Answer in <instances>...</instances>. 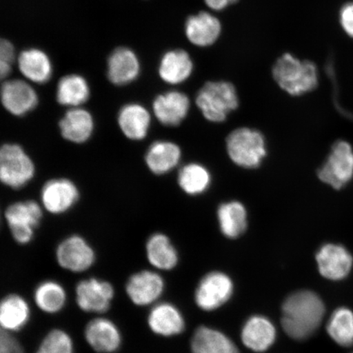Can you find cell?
<instances>
[{"label":"cell","mask_w":353,"mask_h":353,"mask_svg":"<svg viewBox=\"0 0 353 353\" xmlns=\"http://www.w3.org/2000/svg\"><path fill=\"white\" fill-rule=\"evenodd\" d=\"M324 315V303L316 294L298 291L285 299L281 323L290 337L303 341L319 329Z\"/></svg>","instance_id":"cell-1"},{"label":"cell","mask_w":353,"mask_h":353,"mask_svg":"<svg viewBox=\"0 0 353 353\" xmlns=\"http://www.w3.org/2000/svg\"><path fill=\"white\" fill-rule=\"evenodd\" d=\"M273 77L282 90L292 96L311 92L319 85V72L312 61H300L285 54L273 68Z\"/></svg>","instance_id":"cell-2"},{"label":"cell","mask_w":353,"mask_h":353,"mask_svg":"<svg viewBox=\"0 0 353 353\" xmlns=\"http://www.w3.org/2000/svg\"><path fill=\"white\" fill-rule=\"evenodd\" d=\"M196 101L206 120L214 123L226 120L239 105L235 87L225 81L206 83L198 92Z\"/></svg>","instance_id":"cell-3"},{"label":"cell","mask_w":353,"mask_h":353,"mask_svg":"<svg viewBox=\"0 0 353 353\" xmlns=\"http://www.w3.org/2000/svg\"><path fill=\"white\" fill-rule=\"evenodd\" d=\"M227 151L236 165L245 169H254L262 164L267 156L266 142L261 132L241 128L228 137Z\"/></svg>","instance_id":"cell-4"},{"label":"cell","mask_w":353,"mask_h":353,"mask_svg":"<svg viewBox=\"0 0 353 353\" xmlns=\"http://www.w3.org/2000/svg\"><path fill=\"white\" fill-rule=\"evenodd\" d=\"M35 165L19 144L6 143L0 150V179L6 186L21 189L34 179Z\"/></svg>","instance_id":"cell-5"},{"label":"cell","mask_w":353,"mask_h":353,"mask_svg":"<svg viewBox=\"0 0 353 353\" xmlns=\"http://www.w3.org/2000/svg\"><path fill=\"white\" fill-rule=\"evenodd\" d=\"M43 206L34 201L13 203L4 213L13 239L19 244L28 245L33 240L35 230L43 218Z\"/></svg>","instance_id":"cell-6"},{"label":"cell","mask_w":353,"mask_h":353,"mask_svg":"<svg viewBox=\"0 0 353 353\" xmlns=\"http://www.w3.org/2000/svg\"><path fill=\"white\" fill-rule=\"evenodd\" d=\"M322 182L335 189H341L353 176V150L350 143L339 141L334 143L327 160L319 171Z\"/></svg>","instance_id":"cell-7"},{"label":"cell","mask_w":353,"mask_h":353,"mask_svg":"<svg viewBox=\"0 0 353 353\" xmlns=\"http://www.w3.org/2000/svg\"><path fill=\"white\" fill-rule=\"evenodd\" d=\"M56 259L59 266L65 270L81 273L94 266L96 254L85 238L72 235L66 237L57 245Z\"/></svg>","instance_id":"cell-8"},{"label":"cell","mask_w":353,"mask_h":353,"mask_svg":"<svg viewBox=\"0 0 353 353\" xmlns=\"http://www.w3.org/2000/svg\"><path fill=\"white\" fill-rule=\"evenodd\" d=\"M114 297V289L110 282L91 277L78 282L76 302L81 310L103 314L107 312Z\"/></svg>","instance_id":"cell-9"},{"label":"cell","mask_w":353,"mask_h":353,"mask_svg":"<svg viewBox=\"0 0 353 353\" xmlns=\"http://www.w3.org/2000/svg\"><path fill=\"white\" fill-rule=\"evenodd\" d=\"M165 290V281L157 272L143 270L130 276L125 292L130 301L138 307L156 303Z\"/></svg>","instance_id":"cell-10"},{"label":"cell","mask_w":353,"mask_h":353,"mask_svg":"<svg viewBox=\"0 0 353 353\" xmlns=\"http://www.w3.org/2000/svg\"><path fill=\"white\" fill-rule=\"evenodd\" d=\"M79 188L72 180L65 178L48 180L41 192V205L52 214H63L79 201Z\"/></svg>","instance_id":"cell-11"},{"label":"cell","mask_w":353,"mask_h":353,"mask_svg":"<svg viewBox=\"0 0 353 353\" xmlns=\"http://www.w3.org/2000/svg\"><path fill=\"white\" fill-rule=\"evenodd\" d=\"M233 284L224 273H209L201 281L196 291V302L205 311H213L231 298Z\"/></svg>","instance_id":"cell-12"},{"label":"cell","mask_w":353,"mask_h":353,"mask_svg":"<svg viewBox=\"0 0 353 353\" xmlns=\"http://www.w3.org/2000/svg\"><path fill=\"white\" fill-rule=\"evenodd\" d=\"M85 338L92 350L98 353H114L120 350L122 334L112 320L97 317L86 325Z\"/></svg>","instance_id":"cell-13"},{"label":"cell","mask_w":353,"mask_h":353,"mask_svg":"<svg viewBox=\"0 0 353 353\" xmlns=\"http://www.w3.org/2000/svg\"><path fill=\"white\" fill-rule=\"evenodd\" d=\"M317 266L322 276L331 281L343 280L352 270V256L343 246L326 244L316 256Z\"/></svg>","instance_id":"cell-14"},{"label":"cell","mask_w":353,"mask_h":353,"mask_svg":"<svg viewBox=\"0 0 353 353\" xmlns=\"http://www.w3.org/2000/svg\"><path fill=\"white\" fill-rule=\"evenodd\" d=\"M1 101L7 112L15 117H24L37 107V92L28 83L13 79L3 83Z\"/></svg>","instance_id":"cell-15"},{"label":"cell","mask_w":353,"mask_h":353,"mask_svg":"<svg viewBox=\"0 0 353 353\" xmlns=\"http://www.w3.org/2000/svg\"><path fill=\"white\" fill-rule=\"evenodd\" d=\"M153 113L163 125L178 126L188 117V97L179 91H170L157 97L153 101Z\"/></svg>","instance_id":"cell-16"},{"label":"cell","mask_w":353,"mask_h":353,"mask_svg":"<svg viewBox=\"0 0 353 353\" xmlns=\"http://www.w3.org/2000/svg\"><path fill=\"white\" fill-rule=\"evenodd\" d=\"M148 325L152 333L162 337L174 336L185 328L182 313L170 303L154 304L148 313Z\"/></svg>","instance_id":"cell-17"},{"label":"cell","mask_w":353,"mask_h":353,"mask_svg":"<svg viewBox=\"0 0 353 353\" xmlns=\"http://www.w3.org/2000/svg\"><path fill=\"white\" fill-rule=\"evenodd\" d=\"M94 117L87 110L81 108L70 109L59 122L61 137L68 142L83 144L94 134Z\"/></svg>","instance_id":"cell-18"},{"label":"cell","mask_w":353,"mask_h":353,"mask_svg":"<svg viewBox=\"0 0 353 353\" xmlns=\"http://www.w3.org/2000/svg\"><path fill=\"white\" fill-rule=\"evenodd\" d=\"M117 121L119 128L125 138L131 141H142L148 135L152 117L143 105L130 103L120 110Z\"/></svg>","instance_id":"cell-19"},{"label":"cell","mask_w":353,"mask_h":353,"mask_svg":"<svg viewBox=\"0 0 353 353\" xmlns=\"http://www.w3.org/2000/svg\"><path fill=\"white\" fill-rule=\"evenodd\" d=\"M108 77L114 85H129L140 73V64L134 52L127 48H119L110 54L108 63Z\"/></svg>","instance_id":"cell-20"},{"label":"cell","mask_w":353,"mask_h":353,"mask_svg":"<svg viewBox=\"0 0 353 353\" xmlns=\"http://www.w3.org/2000/svg\"><path fill=\"white\" fill-rule=\"evenodd\" d=\"M181 158L182 151L179 145L170 141H157L148 149L145 162L152 174L164 175L179 165Z\"/></svg>","instance_id":"cell-21"},{"label":"cell","mask_w":353,"mask_h":353,"mask_svg":"<svg viewBox=\"0 0 353 353\" xmlns=\"http://www.w3.org/2000/svg\"><path fill=\"white\" fill-rule=\"evenodd\" d=\"M30 319V307L19 294L6 295L0 303V325L2 330L14 333L24 329Z\"/></svg>","instance_id":"cell-22"},{"label":"cell","mask_w":353,"mask_h":353,"mask_svg":"<svg viewBox=\"0 0 353 353\" xmlns=\"http://www.w3.org/2000/svg\"><path fill=\"white\" fill-rule=\"evenodd\" d=\"M276 331L272 322L261 316H254L243 327L241 339L245 345L254 352H265L276 341Z\"/></svg>","instance_id":"cell-23"},{"label":"cell","mask_w":353,"mask_h":353,"mask_svg":"<svg viewBox=\"0 0 353 353\" xmlns=\"http://www.w3.org/2000/svg\"><path fill=\"white\" fill-rule=\"evenodd\" d=\"M222 30L220 21L208 12H201L190 17L185 25V32L189 41L199 47L213 44Z\"/></svg>","instance_id":"cell-24"},{"label":"cell","mask_w":353,"mask_h":353,"mask_svg":"<svg viewBox=\"0 0 353 353\" xmlns=\"http://www.w3.org/2000/svg\"><path fill=\"white\" fill-rule=\"evenodd\" d=\"M145 254L150 264L158 270L170 271L179 263V254L170 238L154 233L145 243Z\"/></svg>","instance_id":"cell-25"},{"label":"cell","mask_w":353,"mask_h":353,"mask_svg":"<svg viewBox=\"0 0 353 353\" xmlns=\"http://www.w3.org/2000/svg\"><path fill=\"white\" fill-rule=\"evenodd\" d=\"M193 63L191 57L183 50L166 52L162 57L159 74L163 81L170 85H178L191 76Z\"/></svg>","instance_id":"cell-26"},{"label":"cell","mask_w":353,"mask_h":353,"mask_svg":"<svg viewBox=\"0 0 353 353\" xmlns=\"http://www.w3.org/2000/svg\"><path fill=\"white\" fill-rule=\"evenodd\" d=\"M193 353H240L226 335L210 328H198L192 339Z\"/></svg>","instance_id":"cell-27"},{"label":"cell","mask_w":353,"mask_h":353,"mask_svg":"<svg viewBox=\"0 0 353 353\" xmlns=\"http://www.w3.org/2000/svg\"><path fill=\"white\" fill-rule=\"evenodd\" d=\"M221 232L230 239H236L244 233L248 224L245 206L238 201L223 203L218 210Z\"/></svg>","instance_id":"cell-28"},{"label":"cell","mask_w":353,"mask_h":353,"mask_svg":"<svg viewBox=\"0 0 353 353\" xmlns=\"http://www.w3.org/2000/svg\"><path fill=\"white\" fill-rule=\"evenodd\" d=\"M34 300L39 310L47 314H57L65 307L68 294L59 282L47 280L35 288Z\"/></svg>","instance_id":"cell-29"},{"label":"cell","mask_w":353,"mask_h":353,"mask_svg":"<svg viewBox=\"0 0 353 353\" xmlns=\"http://www.w3.org/2000/svg\"><path fill=\"white\" fill-rule=\"evenodd\" d=\"M19 65L22 74L30 81L44 83L50 81L52 77L51 61L41 50L32 48L22 52Z\"/></svg>","instance_id":"cell-30"},{"label":"cell","mask_w":353,"mask_h":353,"mask_svg":"<svg viewBox=\"0 0 353 353\" xmlns=\"http://www.w3.org/2000/svg\"><path fill=\"white\" fill-rule=\"evenodd\" d=\"M90 90L86 79L78 74L61 79L57 88V101L72 108H79L90 99Z\"/></svg>","instance_id":"cell-31"},{"label":"cell","mask_w":353,"mask_h":353,"mask_svg":"<svg viewBox=\"0 0 353 353\" xmlns=\"http://www.w3.org/2000/svg\"><path fill=\"white\" fill-rule=\"evenodd\" d=\"M178 183L180 188L188 195H201L209 188L211 176L205 166L191 163L180 170Z\"/></svg>","instance_id":"cell-32"},{"label":"cell","mask_w":353,"mask_h":353,"mask_svg":"<svg viewBox=\"0 0 353 353\" xmlns=\"http://www.w3.org/2000/svg\"><path fill=\"white\" fill-rule=\"evenodd\" d=\"M327 332L334 342L343 347L353 344V312L350 309H337L327 324Z\"/></svg>","instance_id":"cell-33"},{"label":"cell","mask_w":353,"mask_h":353,"mask_svg":"<svg viewBox=\"0 0 353 353\" xmlns=\"http://www.w3.org/2000/svg\"><path fill=\"white\" fill-rule=\"evenodd\" d=\"M35 353H74L73 339L63 330H52L42 339Z\"/></svg>","instance_id":"cell-34"},{"label":"cell","mask_w":353,"mask_h":353,"mask_svg":"<svg viewBox=\"0 0 353 353\" xmlns=\"http://www.w3.org/2000/svg\"><path fill=\"white\" fill-rule=\"evenodd\" d=\"M14 57L15 52L12 44L2 39L0 43V76L2 79L6 78L10 74Z\"/></svg>","instance_id":"cell-35"},{"label":"cell","mask_w":353,"mask_h":353,"mask_svg":"<svg viewBox=\"0 0 353 353\" xmlns=\"http://www.w3.org/2000/svg\"><path fill=\"white\" fill-rule=\"evenodd\" d=\"M0 353H25L23 347L12 333L2 330L0 334Z\"/></svg>","instance_id":"cell-36"},{"label":"cell","mask_w":353,"mask_h":353,"mask_svg":"<svg viewBox=\"0 0 353 353\" xmlns=\"http://www.w3.org/2000/svg\"><path fill=\"white\" fill-rule=\"evenodd\" d=\"M341 23L344 32L353 38V3H347L342 8Z\"/></svg>","instance_id":"cell-37"},{"label":"cell","mask_w":353,"mask_h":353,"mask_svg":"<svg viewBox=\"0 0 353 353\" xmlns=\"http://www.w3.org/2000/svg\"><path fill=\"white\" fill-rule=\"evenodd\" d=\"M236 1L237 0H205L207 6L215 11L223 10Z\"/></svg>","instance_id":"cell-38"}]
</instances>
